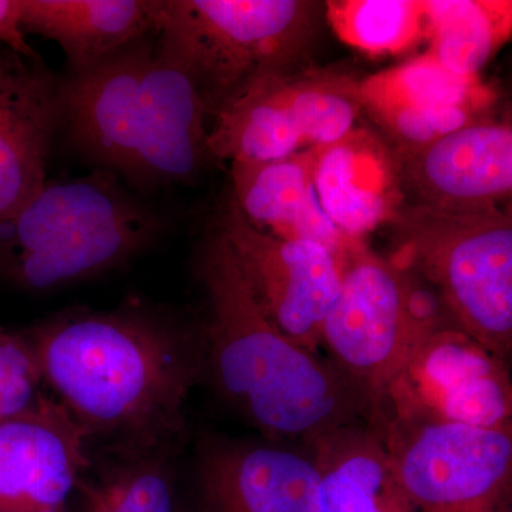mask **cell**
<instances>
[{
  "instance_id": "11",
  "label": "cell",
  "mask_w": 512,
  "mask_h": 512,
  "mask_svg": "<svg viewBox=\"0 0 512 512\" xmlns=\"http://www.w3.org/2000/svg\"><path fill=\"white\" fill-rule=\"evenodd\" d=\"M194 512H326V507L308 447L217 437L198 451Z\"/></svg>"
},
{
  "instance_id": "13",
  "label": "cell",
  "mask_w": 512,
  "mask_h": 512,
  "mask_svg": "<svg viewBox=\"0 0 512 512\" xmlns=\"http://www.w3.org/2000/svg\"><path fill=\"white\" fill-rule=\"evenodd\" d=\"M397 160L406 204L414 207L464 212L510 201V121H478Z\"/></svg>"
},
{
  "instance_id": "25",
  "label": "cell",
  "mask_w": 512,
  "mask_h": 512,
  "mask_svg": "<svg viewBox=\"0 0 512 512\" xmlns=\"http://www.w3.org/2000/svg\"><path fill=\"white\" fill-rule=\"evenodd\" d=\"M42 386L26 336L0 329V419L32 409L43 397Z\"/></svg>"
},
{
  "instance_id": "6",
  "label": "cell",
  "mask_w": 512,
  "mask_h": 512,
  "mask_svg": "<svg viewBox=\"0 0 512 512\" xmlns=\"http://www.w3.org/2000/svg\"><path fill=\"white\" fill-rule=\"evenodd\" d=\"M393 264L437 292L454 325L508 362L512 352V221L501 207L443 212L404 204Z\"/></svg>"
},
{
  "instance_id": "18",
  "label": "cell",
  "mask_w": 512,
  "mask_h": 512,
  "mask_svg": "<svg viewBox=\"0 0 512 512\" xmlns=\"http://www.w3.org/2000/svg\"><path fill=\"white\" fill-rule=\"evenodd\" d=\"M316 148L268 163L231 164V200L251 227L285 239L318 242L342 261L352 241L322 210L315 184Z\"/></svg>"
},
{
  "instance_id": "2",
  "label": "cell",
  "mask_w": 512,
  "mask_h": 512,
  "mask_svg": "<svg viewBox=\"0 0 512 512\" xmlns=\"http://www.w3.org/2000/svg\"><path fill=\"white\" fill-rule=\"evenodd\" d=\"M198 281L207 301L205 372L264 439L306 444L369 410L328 359L289 339L262 311L218 229L202 242Z\"/></svg>"
},
{
  "instance_id": "26",
  "label": "cell",
  "mask_w": 512,
  "mask_h": 512,
  "mask_svg": "<svg viewBox=\"0 0 512 512\" xmlns=\"http://www.w3.org/2000/svg\"><path fill=\"white\" fill-rule=\"evenodd\" d=\"M0 45L19 55L39 56L22 28V0H0Z\"/></svg>"
},
{
  "instance_id": "9",
  "label": "cell",
  "mask_w": 512,
  "mask_h": 512,
  "mask_svg": "<svg viewBox=\"0 0 512 512\" xmlns=\"http://www.w3.org/2000/svg\"><path fill=\"white\" fill-rule=\"evenodd\" d=\"M217 229L266 316L296 345L318 353L323 322L339 291V259L318 242L258 231L231 198Z\"/></svg>"
},
{
  "instance_id": "4",
  "label": "cell",
  "mask_w": 512,
  "mask_h": 512,
  "mask_svg": "<svg viewBox=\"0 0 512 512\" xmlns=\"http://www.w3.org/2000/svg\"><path fill=\"white\" fill-rule=\"evenodd\" d=\"M322 326L328 360L359 393L377 423L384 396L407 360L437 330L456 326L420 276L352 241Z\"/></svg>"
},
{
  "instance_id": "12",
  "label": "cell",
  "mask_w": 512,
  "mask_h": 512,
  "mask_svg": "<svg viewBox=\"0 0 512 512\" xmlns=\"http://www.w3.org/2000/svg\"><path fill=\"white\" fill-rule=\"evenodd\" d=\"M89 446L55 397L0 419V512H69L90 467Z\"/></svg>"
},
{
  "instance_id": "24",
  "label": "cell",
  "mask_w": 512,
  "mask_h": 512,
  "mask_svg": "<svg viewBox=\"0 0 512 512\" xmlns=\"http://www.w3.org/2000/svg\"><path fill=\"white\" fill-rule=\"evenodd\" d=\"M325 16L346 45L393 56L424 40V0H329Z\"/></svg>"
},
{
  "instance_id": "7",
  "label": "cell",
  "mask_w": 512,
  "mask_h": 512,
  "mask_svg": "<svg viewBox=\"0 0 512 512\" xmlns=\"http://www.w3.org/2000/svg\"><path fill=\"white\" fill-rule=\"evenodd\" d=\"M421 424L512 429L508 362L457 326L437 330L390 384L375 426Z\"/></svg>"
},
{
  "instance_id": "17",
  "label": "cell",
  "mask_w": 512,
  "mask_h": 512,
  "mask_svg": "<svg viewBox=\"0 0 512 512\" xmlns=\"http://www.w3.org/2000/svg\"><path fill=\"white\" fill-rule=\"evenodd\" d=\"M313 184L322 210L349 239L363 241L392 225L406 204L396 154L367 128L355 127L338 143L316 147Z\"/></svg>"
},
{
  "instance_id": "3",
  "label": "cell",
  "mask_w": 512,
  "mask_h": 512,
  "mask_svg": "<svg viewBox=\"0 0 512 512\" xmlns=\"http://www.w3.org/2000/svg\"><path fill=\"white\" fill-rule=\"evenodd\" d=\"M163 220L103 170L49 181L0 224V269L26 291L93 278L150 247Z\"/></svg>"
},
{
  "instance_id": "21",
  "label": "cell",
  "mask_w": 512,
  "mask_h": 512,
  "mask_svg": "<svg viewBox=\"0 0 512 512\" xmlns=\"http://www.w3.org/2000/svg\"><path fill=\"white\" fill-rule=\"evenodd\" d=\"M303 446L318 467L326 512H420L400 483L383 431L369 421Z\"/></svg>"
},
{
  "instance_id": "8",
  "label": "cell",
  "mask_w": 512,
  "mask_h": 512,
  "mask_svg": "<svg viewBox=\"0 0 512 512\" xmlns=\"http://www.w3.org/2000/svg\"><path fill=\"white\" fill-rule=\"evenodd\" d=\"M382 431L420 512H511L512 429L421 424Z\"/></svg>"
},
{
  "instance_id": "22",
  "label": "cell",
  "mask_w": 512,
  "mask_h": 512,
  "mask_svg": "<svg viewBox=\"0 0 512 512\" xmlns=\"http://www.w3.org/2000/svg\"><path fill=\"white\" fill-rule=\"evenodd\" d=\"M511 33V0H424L427 53L458 76H480Z\"/></svg>"
},
{
  "instance_id": "14",
  "label": "cell",
  "mask_w": 512,
  "mask_h": 512,
  "mask_svg": "<svg viewBox=\"0 0 512 512\" xmlns=\"http://www.w3.org/2000/svg\"><path fill=\"white\" fill-rule=\"evenodd\" d=\"M156 46L151 35L119 55L60 83V128L80 156L96 170L134 185L138 93Z\"/></svg>"
},
{
  "instance_id": "19",
  "label": "cell",
  "mask_w": 512,
  "mask_h": 512,
  "mask_svg": "<svg viewBox=\"0 0 512 512\" xmlns=\"http://www.w3.org/2000/svg\"><path fill=\"white\" fill-rule=\"evenodd\" d=\"M296 72L256 77L214 110L208 126L211 160L268 163L308 150L296 101Z\"/></svg>"
},
{
  "instance_id": "15",
  "label": "cell",
  "mask_w": 512,
  "mask_h": 512,
  "mask_svg": "<svg viewBox=\"0 0 512 512\" xmlns=\"http://www.w3.org/2000/svg\"><path fill=\"white\" fill-rule=\"evenodd\" d=\"M208 119L207 104L194 77L156 40L138 93L133 187L143 190L197 177L211 160Z\"/></svg>"
},
{
  "instance_id": "20",
  "label": "cell",
  "mask_w": 512,
  "mask_h": 512,
  "mask_svg": "<svg viewBox=\"0 0 512 512\" xmlns=\"http://www.w3.org/2000/svg\"><path fill=\"white\" fill-rule=\"evenodd\" d=\"M157 0H22V28L57 43L82 73L156 33Z\"/></svg>"
},
{
  "instance_id": "10",
  "label": "cell",
  "mask_w": 512,
  "mask_h": 512,
  "mask_svg": "<svg viewBox=\"0 0 512 512\" xmlns=\"http://www.w3.org/2000/svg\"><path fill=\"white\" fill-rule=\"evenodd\" d=\"M357 94L396 156L490 119L498 99L480 76L448 72L429 53L359 80Z\"/></svg>"
},
{
  "instance_id": "16",
  "label": "cell",
  "mask_w": 512,
  "mask_h": 512,
  "mask_svg": "<svg viewBox=\"0 0 512 512\" xmlns=\"http://www.w3.org/2000/svg\"><path fill=\"white\" fill-rule=\"evenodd\" d=\"M60 83L40 56L0 45V224L49 180L60 130Z\"/></svg>"
},
{
  "instance_id": "1",
  "label": "cell",
  "mask_w": 512,
  "mask_h": 512,
  "mask_svg": "<svg viewBox=\"0 0 512 512\" xmlns=\"http://www.w3.org/2000/svg\"><path fill=\"white\" fill-rule=\"evenodd\" d=\"M43 384L89 439L170 448L205 372L201 333L143 308L73 309L25 333Z\"/></svg>"
},
{
  "instance_id": "23",
  "label": "cell",
  "mask_w": 512,
  "mask_h": 512,
  "mask_svg": "<svg viewBox=\"0 0 512 512\" xmlns=\"http://www.w3.org/2000/svg\"><path fill=\"white\" fill-rule=\"evenodd\" d=\"M167 450L120 453L121 460L96 478H82L76 512H175Z\"/></svg>"
},
{
  "instance_id": "5",
  "label": "cell",
  "mask_w": 512,
  "mask_h": 512,
  "mask_svg": "<svg viewBox=\"0 0 512 512\" xmlns=\"http://www.w3.org/2000/svg\"><path fill=\"white\" fill-rule=\"evenodd\" d=\"M325 3L157 0V45L200 87L208 114L252 79L308 67Z\"/></svg>"
}]
</instances>
